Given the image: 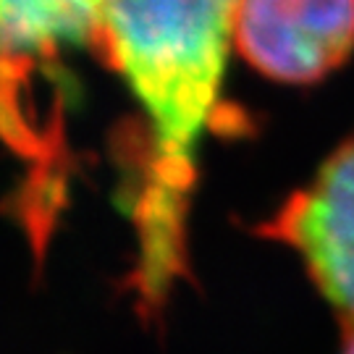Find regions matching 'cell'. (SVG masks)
<instances>
[{
	"label": "cell",
	"mask_w": 354,
	"mask_h": 354,
	"mask_svg": "<svg viewBox=\"0 0 354 354\" xmlns=\"http://www.w3.org/2000/svg\"><path fill=\"white\" fill-rule=\"evenodd\" d=\"M254 231L299 254L342 326L354 328V131Z\"/></svg>",
	"instance_id": "3"
},
{
	"label": "cell",
	"mask_w": 354,
	"mask_h": 354,
	"mask_svg": "<svg viewBox=\"0 0 354 354\" xmlns=\"http://www.w3.org/2000/svg\"><path fill=\"white\" fill-rule=\"evenodd\" d=\"M236 8L239 0H105L97 64L124 79L137 105L113 155L140 250L129 283L147 307L187 276L197 155L226 111Z\"/></svg>",
	"instance_id": "1"
},
{
	"label": "cell",
	"mask_w": 354,
	"mask_h": 354,
	"mask_svg": "<svg viewBox=\"0 0 354 354\" xmlns=\"http://www.w3.org/2000/svg\"><path fill=\"white\" fill-rule=\"evenodd\" d=\"M105 0H0V142L24 163L16 221L42 257L68 203V58H100Z\"/></svg>",
	"instance_id": "2"
},
{
	"label": "cell",
	"mask_w": 354,
	"mask_h": 354,
	"mask_svg": "<svg viewBox=\"0 0 354 354\" xmlns=\"http://www.w3.org/2000/svg\"><path fill=\"white\" fill-rule=\"evenodd\" d=\"M234 50L281 84H317L354 55V0H239Z\"/></svg>",
	"instance_id": "4"
},
{
	"label": "cell",
	"mask_w": 354,
	"mask_h": 354,
	"mask_svg": "<svg viewBox=\"0 0 354 354\" xmlns=\"http://www.w3.org/2000/svg\"><path fill=\"white\" fill-rule=\"evenodd\" d=\"M344 349L342 354H354V328H344Z\"/></svg>",
	"instance_id": "5"
}]
</instances>
